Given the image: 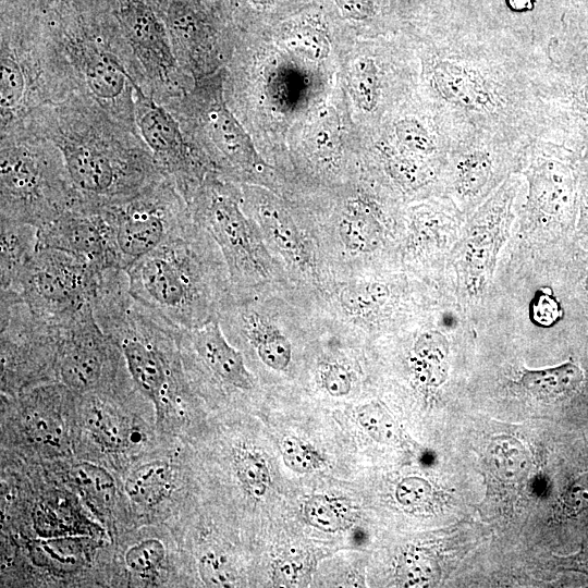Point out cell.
<instances>
[{
  "label": "cell",
  "instance_id": "obj_35",
  "mask_svg": "<svg viewBox=\"0 0 588 588\" xmlns=\"http://www.w3.org/2000/svg\"><path fill=\"white\" fill-rule=\"evenodd\" d=\"M395 135L409 151L428 155L434 150V142L428 130L416 119L405 118L396 122Z\"/></svg>",
  "mask_w": 588,
  "mask_h": 588
},
{
  "label": "cell",
  "instance_id": "obj_20",
  "mask_svg": "<svg viewBox=\"0 0 588 588\" xmlns=\"http://www.w3.org/2000/svg\"><path fill=\"white\" fill-rule=\"evenodd\" d=\"M171 467L154 461L136 468L126 479L124 489L128 498L142 505H156L171 492Z\"/></svg>",
  "mask_w": 588,
  "mask_h": 588
},
{
  "label": "cell",
  "instance_id": "obj_2",
  "mask_svg": "<svg viewBox=\"0 0 588 588\" xmlns=\"http://www.w3.org/2000/svg\"><path fill=\"white\" fill-rule=\"evenodd\" d=\"M210 234L193 218L173 236L125 269L128 292L179 330L219 318L226 280Z\"/></svg>",
  "mask_w": 588,
  "mask_h": 588
},
{
  "label": "cell",
  "instance_id": "obj_39",
  "mask_svg": "<svg viewBox=\"0 0 588 588\" xmlns=\"http://www.w3.org/2000/svg\"><path fill=\"white\" fill-rule=\"evenodd\" d=\"M321 379L324 390L334 397L344 396L352 389L351 373L340 364L327 365Z\"/></svg>",
  "mask_w": 588,
  "mask_h": 588
},
{
  "label": "cell",
  "instance_id": "obj_46",
  "mask_svg": "<svg viewBox=\"0 0 588 588\" xmlns=\"http://www.w3.org/2000/svg\"><path fill=\"white\" fill-rule=\"evenodd\" d=\"M536 0H506L507 7L518 13L528 12L534 9Z\"/></svg>",
  "mask_w": 588,
  "mask_h": 588
},
{
  "label": "cell",
  "instance_id": "obj_1",
  "mask_svg": "<svg viewBox=\"0 0 588 588\" xmlns=\"http://www.w3.org/2000/svg\"><path fill=\"white\" fill-rule=\"evenodd\" d=\"M22 122L57 146L74 187L86 198L125 199L166 177L138 131L84 93L75 91Z\"/></svg>",
  "mask_w": 588,
  "mask_h": 588
},
{
  "label": "cell",
  "instance_id": "obj_23",
  "mask_svg": "<svg viewBox=\"0 0 588 588\" xmlns=\"http://www.w3.org/2000/svg\"><path fill=\"white\" fill-rule=\"evenodd\" d=\"M57 391L48 389L33 395V403L24 415L28 434L37 442L50 445H58L63 436L61 422L56 417L58 415L49 408Z\"/></svg>",
  "mask_w": 588,
  "mask_h": 588
},
{
  "label": "cell",
  "instance_id": "obj_21",
  "mask_svg": "<svg viewBox=\"0 0 588 588\" xmlns=\"http://www.w3.org/2000/svg\"><path fill=\"white\" fill-rule=\"evenodd\" d=\"M584 379L580 368L573 363L560 366L524 370L522 385L538 397H556L575 390Z\"/></svg>",
  "mask_w": 588,
  "mask_h": 588
},
{
  "label": "cell",
  "instance_id": "obj_29",
  "mask_svg": "<svg viewBox=\"0 0 588 588\" xmlns=\"http://www.w3.org/2000/svg\"><path fill=\"white\" fill-rule=\"evenodd\" d=\"M74 481L99 505H110L115 493V486L111 475L103 468L89 464L81 463L72 469Z\"/></svg>",
  "mask_w": 588,
  "mask_h": 588
},
{
  "label": "cell",
  "instance_id": "obj_25",
  "mask_svg": "<svg viewBox=\"0 0 588 588\" xmlns=\"http://www.w3.org/2000/svg\"><path fill=\"white\" fill-rule=\"evenodd\" d=\"M448 342L438 331L421 334L415 344V366L421 380L439 384L445 377Z\"/></svg>",
  "mask_w": 588,
  "mask_h": 588
},
{
  "label": "cell",
  "instance_id": "obj_51",
  "mask_svg": "<svg viewBox=\"0 0 588 588\" xmlns=\"http://www.w3.org/2000/svg\"><path fill=\"white\" fill-rule=\"evenodd\" d=\"M587 226H588V224H587Z\"/></svg>",
  "mask_w": 588,
  "mask_h": 588
},
{
  "label": "cell",
  "instance_id": "obj_41",
  "mask_svg": "<svg viewBox=\"0 0 588 588\" xmlns=\"http://www.w3.org/2000/svg\"><path fill=\"white\" fill-rule=\"evenodd\" d=\"M567 513L577 514L588 509V471L577 477L567 488L563 497Z\"/></svg>",
  "mask_w": 588,
  "mask_h": 588
},
{
  "label": "cell",
  "instance_id": "obj_48",
  "mask_svg": "<svg viewBox=\"0 0 588 588\" xmlns=\"http://www.w3.org/2000/svg\"><path fill=\"white\" fill-rule=\"evenodd\" d=\"M584 549V554L588 555V540H586Z\"/></svg>",
  "mask_w": 588,
  "mask_h": 588
},
{
  "label": "cell",
  "instance_id": "obj_5",
  "mask_svg": "<svg viewBox=\"0 0 588 588\" xmlns=\"http://www.w3.org/2000/svg\"><path fill=\"white\" fill-rule=\"evenodd\" d=\"M78 91L89 96L122 124L137 130L134 118L135 84L145 79L120 25H61L51 27Z\"/></svg>",
  "mask_w": 588,
  "mask_h": 588
},
{
  "label": "cell",
  "instance_id": "obj_31",
  "mask_svg": "<svg viewBox=\"0 0 588 588\" xmlns=\"http://www.w3.org/2000/svg\"><path fill=\"white\" fill-rule=\"evenodd\" d=\"M360 427L376 441L394 443L400 438V430L393 418L378 404L360 406L356 413Z\"/></svg>",
  "mask_w": 588,
  "mask_h": 588
},
{
  "label": "cell",
  "instance_id": "obj_43",
  "mask_svg": "<svg viewBox=\"0 0 588 588\" xmlns=\"http://www.w3.org/2000/svg\"><path fill=\"white\" fill-rule=\"evenodd\" d=\"M388 159L390 169L402 182L416 184L421 180V170L413 159L399 155L390 156Z\"/></svg>",
  "mask_w": 588,
  "mask_h": 588
},
{
  "label": "cell",
  "instance_id": "obj_49",
  "mask_svg": "<svg viewBox=\"0 0 588 588\" xmlns=\"http://www.w3.org/2000/svg\"><path fill=\"white\" fill-rule=\"evenodd\" d=\"M585 98H586V101L588 103V87L585 89Z\"/></svg>",
  "mask_w": 588,
  "mask_h": 588
},
{
  "label": "cell",
  "instance_id": "obj_36",
  "mask_svg": "<svg viewBox=\"0 0 588 588\" xmlns=\"http://www.w3.org/2000/svg\"><path fill=\"white\" fill-rule=\"evenodd\" d=\"M198 573L203 583L210 587H230L234 581V573L225 558L213 552L200 558Z\"/></svg>",
  "mask_w": 588,
  "mask_h": 588
},
{
  "label": "cell",
  "instance_id": "obj_34",
  "mask_svg": "<svg viewBox=\"0 0 588 588\" xmlns=\"http://www.w3.org/2000/svg\"><path fill=\"white\" fill-rule=\"evenodd\" d=\"M164 558V544L157 538H149L135 543L124 554L126 566L136 574L152 572L161 565Z\"/></svg>",
  "mask_w": 588,
  "mask_h": 588
},
{
  "label": "cell",
  "instance_id": "obj_45",
  "mask_svg": "<svg viewBox=\"0 0 588 588\" xmlns=\"http://www.w3.org/2000/svg\"><path fill=\"white\" fill-rule=\"evenodd\" d=\"M297 566L293 561L281 560L273 566L274 583L282 586H293L298 577Z\"/></svg>",
  "mask_w": 588,
  "mask_h": 588
},
{
  "label": "cell",
  "instance_id": "obj_6",
  "mask_svg": "<svg viewBox=\"0 0 588 588\" xmlns=\"http://www.w3.org/2000/svg\"><path fill=\"white\" fill-rule=\"evenodd\" d=\"M101 208L123 270L160 246L192 219L187 201L167 177L128 198L101 203Z\"/></svg>",
  "mask_w": 588,
  "mask_h": 588
},
{
  "label": "cell",
  "instance_id": "obj_27",
  "mask_svg": "<svg viewBox=\"0 0 588 588\" xmlns=\"http://www.w3.org/2000/svg\"><path fill=\"white\" fill-rule=\"evenodd\" d=\"M233 468L243 487L255 498L265 495L270 483L266 461L257 452L238 448L233 453Z\"/></svg>",
  "mask_w": 588,
  "mask_h": 588
},
{
  "label": "cell",
  "instance_id": "obj_26",
  "mask_svg": "<svg viewBox=\"0 0 588 588\" xmlns=\"http://www.w3.org/2000/svg\"><path fill=\"white\" fill-rule=\"evenodd\" d=\"M304 516L308 524L326 532L345 530L354 522L350 506L326 495L309 498L304 504Z\"/></svg>",
  "mask_w": 588,
  "mask_h": 588
},
{
  "label": "cell",
  "instance_id": "obj_9",
  "mask_svg": "<svg viewBox=\"0 0 588 588\" xmlns=\"http://www.w3.org/2000/svg\"><path fill=\"white\" fill-rule=\"evenodd\" d=\"M56 371L72 392L87 393L110 380L119 345L99 326L91 305L56 321Z\"/></svg>",
  "mask_w": 588,
  "mask_h": 588
},
{
  "label": "cell",
  "instance_id": "obj_11",
  "mask_svg": "<svg viewBox=\"0 0 588 588\" xmlns=\"http://www.w3.org/2000/svg\"><path fill=\"white\" fill-rule=\"evenodd\" d=\"M193 218L220 247L237 284L259 269L258 243L237 197L226 185L211 182L188 203Z\"/></svg>",
  "mask_w": 588,
  "mask_h": 588
},
{
  "label": "cell",
  "instance_id": "obj_28",
  "mask_svg": "<svg viewBox=\"0 0 588 588\" xmlns=\"http://www.w3.org/2000/svg\"><path fill=\"white\" fill-rule=\"evenodd\" d=\"M348 82L356 103L365 111H372L379 98L378 69L371 58L360 57L348 72Z\"/></svg>",
  "mask_w": 588,
  "mask_h": 588
},
{
  "label": "cell",
  "instance_id": "obj_19",
  "mask_svg": "<svg viewBox=\"0 0 588 588\" xmlns=\"http://www.w3.org/2000/svg\"><path fill=\"white\" fill-rule=\"evenodd\" d=\"M84 416L91 437L108 449L125 446L135 434L118 409L100 396L90 395L86 400Z\"/></svg>",
  "mask_w": 588,
  "mask_h": 588
},
{
  "label": "cell",
  "instance_id": "obj_18",
  "mask_svg": "<svg viewBox=\"0 0 588 588\" xmlns=\"http://www.w3.org/2000/svg\"><path fill=\"white\" fill-rule=\"evenodd\" d=\"M432 82L443 98L462 107L488 109L494 105L493 96L479 73L453 61L437 62Z\"/></svg>",
  "mask_w": 588,
  "mask_h": 588
},
{
  "label": "cell",
  "instance_id": "obj_10",
  "mask_svg": "<svg viewBox=\"0 0 588 588\" xmlns=\"http://www.w3.org/2000/svg\"><path fill=\"white\" fill-rule=\"evenodd\" d=\"M134 88L137 131L162 174L188 204L204 175L205 163L173 113L139 84Z\"/></svg>",
  "mask_w": 588,
  "mask_h": 588
},
{
  "label": "cell",
  "instance_id": "obj_24",
  "mask_svg": "<svg viewBox=\"0 0 588 588\" xmlns=\"http://www.w3.org/2000/svg\"><path fill=\"white\" fill-rule=\"evenodd\" d=\"M257 217L262 229L279 249L295 260H302L304 246L301 236L284 211L273 205L260 203L257 206Z\"/></svg>",
  "mask_w": 588,
  "mask_h": 588
},
{
  "label": "cell",
  "instance_id": "obj_7",
  "mask_svg": "<svg viewBox=\"0 0 588 588\" xmlns=\"http://www.w3.org/2000/svg\"><path fill=\"white\" fill-rule=\"evenodd\" d=\"M106 270L62 250L38 248L13 293L35 314L57 321L91 305Z\"/></svg>",
  "mask_w": 588,
  "mask_h": 588
},
{
  "label": "cell",
  "instance_id": "obj_42",
  "mask_svg": "<svg viewBox=\"0 0 588 588\" xmlns=\"http://www.w3.org/2000/svg\"><path fill=\"white\" fill-rule=\"evenodd\" d=\"M558 179L555 176L553 180L547 181L540 187V192H537V201L547 212H558L567 199L566 189Z\"/></svg>",
  "mask_w": 588,
  "mask_h": 588
},
{
  "label": "cell",
  "instance_id": "obj_38",
  "mask_svg": "<svg viewBox=\"0 0 588 588\" xmlns=\"http://www.w3.org/2000/svg\"><path fill=\"white\" fill-rule=\"evenodd\" d=\"M562 316V309L549 290H538L530 301L529 317L538 327L549 328Z\"/></svg>",
  "mask_w": 588,
  "mask_h": 588
},
{
  "label": "cell",
  "instance_id": "obj_8",
  "mask_svg": "<svg viewBox=\"0 0 588 588\" xmlns=\"http://www.w3.org/2000/svg\"><path fill=\"white\" fill-rule=\"evenodd\" d=\"M114 17L142 70L146 91L163 105L186 93L167 25L146 0H119Z\"/></svg>",
  "mask_w": 588,
  "mask_h": 588
},
{
  "label": "cell",
  "instance_id": "obj_32",
  "mask_svg": "<svg viewBox=\"0 0 588 588\" xmlns=\"http://www.w3.org/2000/svg\"><path fill=\"white\" fill-rule=\"evenodd\" d=\"M491 159L485 152H474L464 158L456 171V184L463 194L479 192L490 177Z\"/></svg>",
  "mask_w": 588,
  "mask_h": 588
},
{
  "label": "cell",
  "instance_id": "obj_30",
  "mask_svg": "<svg viewBox=\"0 0 588 588\" xmlns=\"http://www.w3.org/2000/svg\"><path fill=\"white\" fill-rule=\"evenodd\" d=\"M389 289L379 282L348 286L341 294L344 309L354 315H366L380 309L389 298Z\"/></svg>",
  "mask_w": 588,
  "mask_h": 588
},
{
  "label": "cell",
  "instance_id": "obj_37",
  "mask_svg": "<svg viewBox=\"0 0 588 588\" xmlns=\"http://www.w3.org/2000/svg\"><path fill=\"white\" fill-rule=\"evenodd\" d=\"M289 46L313 59L326 58L330 50L329 40L320 30L303 27L292 33Z\"/></svg>",
  "mask_w": 588,
  "mask_h": 588
},
{
  "label": "cell",
  "instance_id": "obj_22",
  "mask_svg": "<svg viewBox=\"0 0 588 588\" xmlns=\"http://www.w3.org/2000/svg\"><path fill=\"white\" fill-rule=\"evenodd\" d=\"M339 234L345 247L357 253L371 252L380 242V228L373 216L356 204L341 219Z\"/></svg>",
  "mask_w": 588,
  "mask_h": 588
},
{
  "label": "cell",
  "instance_id": "obj_47",
  "mask_svg": "<svg viewBox=\"0 0 588 588\" xmlns=\"http://www.w3.org/2000/svg\"><path fill=\"white\" fill-rule=\"evenodd\" d=\"M248 1L254 4L266 5V4L274 2L275 0H248Z\"/></svg>",
  "mask_w": 588,
  "mask_h": 588
},
{
  "label": "cell",
  "instance_id": "obj_40",
  "mask_svg": "<svg viewBox=\"0 0 588 588\" xmlns=\"http://www.w3.org/2000/svg\"><path fill=\"white\" fill-rule=\"evenodd\" d=\"M430 493V487L421 478H406L396 489V498L400 503L406 506L422 504Z\"/></svg>",
  "mask_w": 588,
  "mask_h": 588
},
{
  "label": "cell",
  "instance_id": "obj_13",
  "mask_svg": "<svg viewBox=\"0 0 588 588\" xmlns=\"http://www.w3.org/2000/svg\"><path fill=\"white\" fill-rule=\"evenodd\" d=\"M507 192L494 195L473 219L455 250L456 267L465 287L479 292L491 277L497 254L507 234Z\"/></svg>",
  "mask_w": 588,
  "mask_h": 588
},
{
  "label": "cell",
  "instance_id": "obj_16",
  "mask_svg": "<svg viewBox=\"0 0 588 588\" xmlns=\"http://www.w3.org/2000/svg\"><path fill=\"white\" fill-rule=\"evenodd\" d=\"M222 311L223 320L245 336L266 366L279 371L286 369L292 345L275 324L249 308L226 305Z\"/></svg>",
  "mask_w": 588,
  "mask_h": 588
},
{
  "label": "cell",
  "instance_id": "obj_44",
  "mask_svg": "<svg viewBox=\"0 0 588 588\" xmlns=\"http://www.w3.org/2000/svg\"><path fill=\"white\" fill-rule=\"evenodd\" d=\"M343 15L353 20H366L373 15L375 5L371 0H334Z\"/></svg>",
  "mask_w": 588,
  "mask_h": 588
},
{
  "label": "cell",
  "instance_id": "obj_33",
  "mask_svg": "<svg viewBox=\"0 0 588 588\" xmlns=\"http://www.w3.org/2000/svg\"><path fill=\"white\" fill-rule=\"evenodd\" d=\"M280 450L284 464L296 473H310L324 464L319 452L294 436L284 437Z\"/></svg>",
  "mask_w": 588,
  "mask_h": 588
},
{
  "label": "cell",
  "instance_id": "obj_15",
  "mask_svg": "<svg viewBox=\"0 0 588 588\" xmlns=\"http://www.w3.org/2000/svg\"><path fill=\"white\" fill-rule=\"evenodd\" d=\"M187 95V94H186ZM187 97L197 106L194 99ZM209 101L197 106L196 122L210 143L220 162L240 173H249L258 168L259 159L246 133L228 110L219 94H211Z\"/></svg>",
  "mask_w": 588,
  "mask_h": 588
},
{
  "label": "cell",
  "instance_id": "obj_14",
  "mask_svg": "<svg viewBox=\"0 0 588 588\" xmlns=\"http://www.w3.org/2000/svg\"><path fill=\"white\" fill-rule=\"evenodd\" d=\"M179 338L194 359L222 384L242 391L254 388L242 353L228 342L218 319L199 328L180 330Z\"/></svg>",
  "mask_w": 588,
  "mask_h": 588
},
{
  "label": "cell",
  "instance_id": "obj_12",
  "mask_svg": "<svg viewBox=\"0 0 588 588\" xmlns=\"http://www.w3.org/2000/svg\"><path fill=\"white\" fill-rule=\"evenodd\" d=\"M38 248L69 253L98 268H120L109 222L101 203L83 197L37 230ZM121 269V268H120Z\"/></svg>",
  "mask_w": 588,
  "mask_h": 588
},
{
  "label": "cell",
  "instance_id": "obj_17",
  "mask_svg": "<svg viewBox=\"0 0 588 588\" xmlns=\"http://www.w3.org/2000/svg\"><path fill=\"white\" fill-rule=\"evenodd\" d=\"M37 228L0 220V291L14 292L38 249Z\"/></svg>",
  "mask_w": 588,
  "mask_h": 588
},
{
  "label": "cell",
  "instance_id": "obj_3",
  "mask_svg": "<svg viewBox=\"0 0 588 588\" xmlns=\"http://www.w3.org/2000/svg\"><path fill=\"white\" fill-rule=\"evenodd\" d=\"M0 134V220L38 229L77 201L56 145L23 122Z\"/></svg>",
  "mask_w": 588,
  "mask_h": 588
},
{
  "label": "cell",
  "instance_id": "obj_4",
  "mask_svg": "<svg viewBox=\"0 0 588 588\" xmlns=\"http://www.w3.org/2000/svg\"><path fill=\"white\" fill-rule=\"evenodd\" d=\"M0 57V130L78 91L51 28L2 25Z\"/></svg>",
  "mask_w": 588,
  "mask_h": 588
},
{
  "label": "cell",
  "instance_id": "obj_50",
  "mask_svg": "<svg viewBox=\"0 0 588 588\" xmlns=\"http://www.w3.org/2000/svg\"><path fill=\"white\" fill-rule=\"evenodd\" d=\"M585 286H586V290L588 291V277L586 279V285Z\"/></svg>",
  "mask_w": 588,
  "mask_h": 588
}]
</instances>
